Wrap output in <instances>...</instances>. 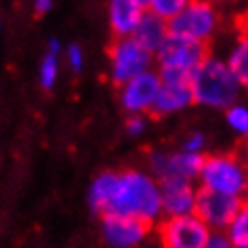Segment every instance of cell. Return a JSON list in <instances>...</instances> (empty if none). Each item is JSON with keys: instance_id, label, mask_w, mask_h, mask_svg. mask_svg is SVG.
<instances>
[{"instance_id": "cell-1", "label": "cell", "mask_w": 248, "mask_h": 248, "mask_svg": "<svg viewBox=\"0 0 248 248\" xmlns=\"http://www.w3.org/2000/svg\"><path fill=\"white\" fill-rule=\"evenodd\" d=\"M91 206L99 215H128L154 223L162 215V194L156 177L139 170L103 172L89 194Z\"/></svg>"}, {"instance_id": "cell-2", "label": "cell", "mask_w": 248, "mask_h": 248, "mask_svg": "<svg viewBox=\"0 0 248 248\" xmlns=\"http://www.w3.org/2000/svg\"><path fill=\"white\" fill-rule=\"evenodd\" d=\"M189 86L194 103L215 109H227L232 103L238 101L242 93V86L225 63V59L213 57V55H208L191 72Z\"/></svg>"}, {"instance_id": "cell-3", "label": "cell", "mask_w": 248, "mask_h": 248, "mask_svg": "<svg viewBox=\"0 0 248 248\" xmlns=\"http://www.w3.org/2000/svg\"><path fill=\"white\" fill-rule=\"evenodd\" d=\"M198 181L202 189L242 198L248 185V166L233 154H213L204 158Z\"/></svg>"}, {"instance_id": "cell-4", "label": "cell", "mask_w": 248, "mask_h": 248, "mask_svg": "<svg viewBox=\"0 0 248 248\" xmlns=\"http://www.w3.org/2000/svg\"><path fill=\"white\" fill-rule=\"evenodd\" d=\"M221 28L219 7L208 0H189L187 7L169 21V32L208 45Z\"/></svg>"}, {"instance_id": "cell-5", "label": "cell", "mask_w": 248, "mask_h": 248, "mask_svg": "<svg viewBox=\"0 0 248 248\" xmlns=\"http://www.w3.org/2000/svg\"><path fill=\"white\" fill-rule=\"evenodd\" d=\"M109 55V72L114 84L122 86L126 80L135 78L137 74L152 70L156 55L141 46L133 36H114L108 48Z\"/></svg>"}, {"instance_id": "cell-6", "label": "cell", "mask_w": 248, "mask_h": 248, "mask_svg": "<svg viewBox=\"0 0 248 248\" xmlns=\"http://www.w3.org/2000/svg\"><path fill=\"white\" fill-rule=\"evenodd\" d=\"M210 229L196 213L183 217H166L160 225V242L164 248H204Z\"/></svg>"}, {"instance_id": "cell-7", "label": "cell", "mask_w": 248, "mask_h": 248, "mask_svg": "<svg viewBox=\"0 0 248 248\" xmlns=\"http://www.w3.org/2000/svg\"><path fill=\"white\" fill-rule=\"evenodd\" d=\"M208 55V45L204 42L169 34L164 45L156 51V63L158 67H172V70L191 74Z\"/></svg>"}, {"instance_id": "cell-8", "label": "cell", "mask_w": 248, "mask_h": 248, "mask_svg": "<svg viewBox=\"0 0 248 248\" xmlns=\"http://www.w3.org/2000/svg\"><path fill=\"white\" fill-rule=\"evenodd\" d=\"M242 208V198L219 194V191L200 189L196 198V215L213 229V232H225L229 221Z\"/></svg>"}, {"instance_id": "cell-9", "label": "cell", "mask_w": 248, "mask_h": 248, "mask_svg": "<svg viewBox=\"0 0 248 248\" xmlns=\"http://www.w3.org/2000/svg\"><path fill=\"white\" fill-rule=\"evenodd\" d=\"M204 156L196 152H175V154H162L156 152L150 156V166L158 181L162 179H185V181H196L200 177Z\"/></svg>"}, {"instance_id": "cell-10", "label": "cell", "mask_w": 248, "mask_h": 248, "mask_svg": "<svg viewBox=\"0 0 248 248\" xmlns=\"http://www.w3.org/2000/svg\"><path fill=\"white\" fill-rule=\"evenodd\" d=\"M158 91H160L158 72L147 70L143 74H137L131 80H126L120 86V103L128 114H145V111H152Z\"/></svg>"}, {"instance_id": "cell-11", "label": "cell", "mask_w": 248, "mask_h": 248, "mask_svg": "<svg viewBox=\"0 0 248 248\" xmlns=\"http://www.w3.org/2000/svg\"><path fill=\"white\" fill-rule=\"evenodd\" d=\"M150 225L143 219L137 217H128V215H103V238L109 246L114 248H133L143 242V238L150 232Z\"/></svg>"}, {"instance_id": "cell-12", "label": "cell", "mask_w": 248, "mask_h": 248, "mask_svg": "<svg viewBox=\"0 0 248 248\" xmlns=\"http://www.w3.org/2000/svg\"><path fill=\"white\" fill-rule=\"evenodd\" d=\"M160 194H162V215L166 217H183L196 213L198 189L191 181L185 179H162Z\"/></svg>"}, {"instance_id": "cell-13", "label": "cell", "mask_w": 248, "mask_h": 248, "mask_svg": "<svg viewBox=\"0 0 248 248\" xmlns=\"http://www.w3.org/2000/svg\"><path fill=\"white\" fill-rule=\"evenodd\" d=\"M147 9H143L137 0H109V28L114 36H133L135 28L141 19V15Z\"/></svg>"}, {"instance_id": "cell-14", "label": "cell", "mask_w": 248, "mask_h": 248, "mask_svg": "<svg viewBox=\"0 0 248 248\" xmlns=\"http://www.w3.org/2000/svg\"><path fill=\"white\" fill-rule=\"evenodd\" d=\"M169 34H170L169 21L158 17L156 13H152V11H145V13L141 15L137 28H135L133 38L137 40L141 46H145L147 51H152L156 55V51L164 45V40L169 38Z\"/></svg>"}, {"instance_id": "cell-15", "label": "cell", "mask_w": 248, "mask_h": 248, "mask_svg": "<svg viewBox=\"0 0 248 248\" xmlns=\"http://www.w3.org/2000/svg\"><path fill=\"white\" fill-rule=\"evenodd\" d=\"M191 103H194V95H191L189 84H164V82H160V91H158L156 101H154L152 114L169 116V114H175V111L185 109Z\"/></svg>"}, {"instance_id": "cell-16", "label": "cell", "mask_w": 248, "mask_h": 248, "mask_svg": "<svg viewBox=\"0 0 248 248\" xmlns=\"http://www.w3.org/2000/svg\"><path fill=\"white\" fill-rule=\"evenodd\" d=\"M225 63L229 65V70H232L242 89H248V38L238 36V40L229 48Z\"/></svg>"}, {"instance_id": "cell-17", "label": "cell", "mask_w": 248, "mask_h": 248, "mask_svg": "<svg viewBox=\"0 0 248 248\" xmlns=\"http://www.w3.org/2000/svg\"><path fill=\"white\" fill-rule=\"evenodd\" d=\"M225 233L233 248H248V208L242 204V208L225 227Z\"/></svg>"}, {"instance_id": "cell-18", "label": "cell", "mask_w": 248, "mask_h": 248, "mask_svg": "<svg viewBox=\"0 0 248 248\" xmlns=\"http://www.w3.org/2000/svg\"><path fill=\"white\" fill-rule=\"evenodd\" d=\"M225 120H227V126L238 137L248 139V105L238 103V101L232 103L225 109Z\"/></svg>"}, {"instance_id": "cell-19", "label": "cell", "mask_w": 248, "mask_h": 248, "mask_svg": "<svg viewBox=\"0 0 248 248\" xmlns=\"http://www.w3.org/2000/svg\"><path fill=\"white\" fill-rule=\"evenodd\" d=\"M187 2L189 0H150L147 11H152V13H156L158 17L170 21L172 17L179 15L185 7H187Z\"/></svg>"}, {"instance_id": "cell-20", "label": "cell", "mask_w": 248, "mask_h": 248, "mask_svg": "<svg viewBox=\"0 0 248 248\" xmlns=\"http://www.w3.org/2000/svg\"><path fill=\"white\" fill-rule=\"evenodd\" d=\"M57 51H48V55L42 61V67H40V82L42 86L48 91L53 89L55 80H57Z\"/></svg>"}, {"instance_id": "cell-21", "label": "cell", "mask_w": 248, "mask_h": 248, "mask_svg": "<svg viewBox=\"0 0 248 248\" xmlns=\"http://www.w3.org/2000/svg\"><path fill=\"white\" fill-rule=\"evenodd\" d=\"M204 147H206V139H204V135H200V133H191L189 137L183 141V150H187V152L202 154Z\"/></svg>"}, {"instance_id": "cell-22", "label": "cell", "mask_w": 248, "mask_h": 248, "mask_svg": "<svg viewBox=\"0 0 248 248\" xmlns=\"http://www.w3.org/2000/svg\"><path fill=\"white\" fill-rule=\"evenodd\" d=\"M204 248H233L225 232H210Z\"/></svg>"}, {"instance_id": "cell-23", "label": "cell", "mask_w": 248, "mask_h": 248, "mask_svg": "<svg viewBox=\"0 0 248 248\" xmlns=\"http://www.w3.org/2000/svg\"><path fill=\"white\" fill-rule=\"evenodd\" d=\"M67 61H70V65H72L74 72H80V70H82L84 57H82V51H80L78 45H72L70 48H67Z\"/></svg>"}, {"instance_id": "cell-24", "label": "cell", "mask_w": 248, "mask_h": 248, "mask_svg": "<svg viewBox=\"0 0 248 248\" xmlns=\"http://www.w3.org/2000/svg\"><path fill=\"white\" fill-rule=\"evenodd\" d=\"M233 28H235V32H238V36H244V38H248V7L235 15Z\"/></svg>"}, {"instance_id": "cell-25", "label": "cell", "mask_w": 248, "mask_h": 248, "mask_svg": "<svg viewBox=\"0 0 248 248\" xmlns=\"http://www.w3.org/2000/svg\"><path fill=\"white\" fill-rule=\"evenodd\" d=\"M126 131L131 135H141L145 131V118H141V114H133L126 120Z\"/></svg>"}, {"instance_id": "cell-26", "label": "cell", "mask_w": 248, "mask_h": 248, "mask_svg": "<svg viewBox=\"0 0 248 248\" xmlns=\"http://www.w3.org/2000/svg\"><path fill=\"white\" fill-rule=\"evenodd\" d=\"M53 7V0H34V11L36 15H45Z\"/></svg>"}, {"instance_id": "cell-27", "label": "cell", "mask_w": 248, "mask_h": 248, "mask_svg": "<svg viewBox=\"0 0 248 248\" xmlns=\"http://www.w3.org/2000/svg\"><path fill=\"white\" fill-rule=\"evenodd\" d=\"M242 204L248 208V185H246V189H244V194H242Z\"/></svg>"}, {"instance_id": "cell-28", "label": "cell", "mask_w": 248, "mask_h": 248, "mask_svg": "<svg viewBox=\"0 0 248 248\" xmlns=\"http://www.w3.org/2000/svg\"><path fill=\"white\" fill-rule=\"evenodd\" d=\"M208 2L217 4V7H221V4H227V2H232V0H208Z\"/></svg>"}, {"instance_id": "cell-29", "label": "cell", "mask_w": 248, "mask_h": 248, "mask_svg": "<svg viewBox=\"0 0 248 248\" xmlns=\"http://www.w3.org/2000/svg\"><path fill=\"white\" fill-rule=\"evenodd\" d=\"M244 162L248 166V139H246V143H244Z\"/></svg>"}, {"instance_id": "cell-30", "label": "cell", "mask_w": 248, "mask_h": 248, "mask_svg": "<svg viewBox=\"0 0 248 248\" xmlns=\"http://www.w3.org/2000/svg\"><path fill=\"white\" fill-rule=\"evenodd\" d=\"M137 2H139L141 7H143V9H147V7H150V0H137Z\"/></svg>"}]
</instances>
